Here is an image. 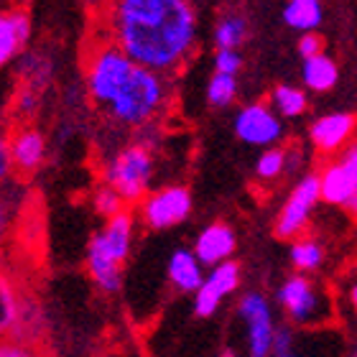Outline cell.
Returning <instances> with one entry per match:
<instances>
[{
  "label": "cell",
  "instance_id": "cell-1",
  "mask_svg": "<svg viewBox=\"0 0 357 357\" xmlns=\"http://www.w3.org/2000/svg\"><path fill=\"white\" fill-rule=\"evenodd\" d=\"M107 36L135 64L176 72L197 44L192 0H107Z\"/></svg>",
  "mask_w": 357,
  "mask_h": 357
},
{
  "label": "cell",
  "instance_id": "cell-2",
  "mask_svg": "<svg viewBox=\"0 0 357 357\" xmlns=\"http://www.w3.org/2000/svg\"><path fill=\"white\" fill-rule=\"evenodd\" d=\"M87 89L105 115L130 128L149 126L169 102L164 75L135 64L115 44H105L92 54L87 64Z\"/></svg>",
  "mask_w": 357,
  "mask_h": 357
},
{
  "label": "cell",
  "instance_id": "cell-3",
  "mask_svg": "<svg viewBox=\"0 0 357 357\" xmlns=\"http://www.w3.org/2000/svg\"><path fill=\"white\" fill-rule=\"evenodd\" d=\"M275 301L281 304L286 319L296 327H321L332 319L329 296L306 273L289 275L275 291Z\"/></svg>",
  "mask_w": 357,
  "mask_h": 357
},
{
  "label": "cell",
  "instance_id": "cell-4",
  "mask_svg": "<svg viewBox=\"0 0 357 357\" xmlns=\"http://www.w3.org/2000/svg\"><path fill=\"white\" fill-rule=\"evenodd\" d=\"M151 176H153V156L143 143H133L115 153L107 166V186H112L126 202L146 199Z\"/></svg>",
  "mask_w": 357,
  "mask_h": 357
},
{
  "label": "cell",
  "instance_id": "cell-5",
  "mask_svg": "<svg viewBox=\"0 0 357 357\" xmlns=\"http://www.w3.org/2000/svg\"><path fill=\"white\" fill-rule=\"evenodd\" d=\"M238 314L245 324L248 357H273V340L278 324L273 321L271 301L261 291H250L240 298Z\"/></svg>",
  "mask_w": 357,
  "mask_h": 357
},
{
  "label": "cell",
  "instance_id": "cell-6",
  "mask_svg": "<svg viewBox=\"0 0 357 357\" xmlns=\"http://www.w3.org/2000/svg\"><path fill=\"white\" fill-rule=\"evenodd\" d=\"M321 199V178L317 174H309L294 186L289 194V202L283 204L281 215L275 220V238L294 240L306 230L317 202Z\"/></svg>",
  "mask_w": 357,
  "mask_h": 357
},
{
  "label": "cell",
  "instance_id": "cell-7",
  "mask_svg": "<svg viewBox=\"0 0 357 357\" xmlns=\"http://www.w3.org/2000/svg\"><path fill=\"white\" fill-rule=\"evenodd\" d=\"M192 207L194 202L186 186H166L143 199L141 217L151 230H169L184 222L192 215Z\"/></svg>",
  "mask_w": 357,
  "mask_h": 357
},
{
  "label": "cell",
  "instance_id": "cell-8",
  "mask_svg": "<svg viewBox=\"0 0 357 357\" xmlns=\"http://www.w3.org/2000/svg\"><path fill=\"white\" fill-rule=\"evenodd\" d=\"M235 133H238L240 141L250 143V146H268V149H273L275 143L281 141L283 123L266 102H253L245 105L235 115Z\"/></svg>",
  "mask_w": 357,
  "mask_h": 357
},
{
  "label": "cell",
  "instance_id": "cell-9",
  "mask_svg": "<svg viewBox=\"0 0 357 357\" xmlns=\"http://www.w3.org/2000/svg\"><path fill=\"white\" fill-rule=\"evenodd\" d=\"M238 286H240V266L235 261L209 268V273L204 275V283L194 294V314L202 317V319L212 317L222 306L225 298L238 291Z\"/></svg>",
  "mask_w": 357,
  "mask_h": 357
},
{
  "label": "cell",
  "instance_id": "cell-10",
  "mask_svg": "<svg viewBox=\"0 0 357 357\" xmlns=\"http://www.w3.org/2000/svg\"><path fill=\"white\" fill-rule=\"evenodd\" d=\"M89 248H97L100 253L110 255L112 261L126 263L130 248H133V217H130V212H120V215L110 217L102 230L92 235Z\"/></svg>",
  "mask_w": 357,
  "mask_h": 357
},
{
  "label": "cell",
  "instance_id": "cell-11",
  "mask_svg": "<svg viewBox=\"0 0 357 357\" xmlns=\"http://www.w3.org/2000/svg\"><path fill=\"white\" fill-rule=\"evenodd\" d=\"M238 248V238H235V230L230 225L215 222L207 225L204 230L197 235L194 240V253L202 261V266L215 268L220 263H227Z\"/></svg>",
  "mask_w": 357,
  "mask_h": 357
},
{
  "label": "cell",
  "instance_id": "cell-12",
  "mask_svg": "<svg viewBox=\"0 0 357 357\" xmlns=\"http://www.w3.org/2000/svg\"><path fill=\"white\" fill-rule=\"evenodd\" d=\"M355 128L357 115H352V112H329V115H321L319 120H314L312 128H309V138H312L314 149L332 153V151H340L344 143L350 141Z\"/></svg>",
  "mask_w": 357,
  "mask_h": 357
},
{
  "label": "cell",
  "instance_id": "cell-13",
  "mask_svg": "<svg viewBox=\"0 0 357 357\" xmlns=\"http://www.w3.org/2000/svg\"><path fill=\"white\" fill-rule=\"evenodd\" d=\"M166 275H169V283L176 291H181V294H197L207 273H204V266H202V261L197 258L194 250L178 248V250L172 253L169 263H166Z\"/></svg>",
  "mask_w": 357,
  "mask_h": 357
},
{
  "label": "cell",
  "instance_id": "cell-14",
  "mask_svg": "<svg viewBox=\"0 0 357 357\" xmlns=\"http://www.w3.org/2000/svg\"><path fill=\"white\" fill-rule=\"evenodd\" d=\"M31 36V18L23 10H8L0 18V61L8 64L15 59V54L29 44Z\"/></svg>",
  "mask_w": 357,
  "mask_h": 357
},
{
  "label": "cell",
  "instance_id": "cell-15",
  "mask_svg": "<svg viewBox=\"0 0 357 357\" xmlns=\"http://www.w3.org/2000/svg\"><path fill=\"white\" fill-rule=\"evenodd\" d=\"M321 178V202L335 204V207H347L352 197L357 194V181L342 164H329L319 174Z\"/></svg>",
  "mask_w": 357,
  "mask_h": 357
},
{
  "label": "cell",
  "instance_id": "cell-16",
  "mask_svg": "<svg viewBox=\"0 0 357 357\" xmlns=\"http://www.w3.org/2000/svg\"><path fill=\"white\" fill-rule=\"evenodd\" d=\"M44 161V138L36 130H21L10 143V164L21 172H33Z\"/></svg>",
  "mask_w": 357,
  "mask_h": 357
},
{
  "label": "cell",
  "instance_id": "cell-17",
  "mask_svg": "<svg viewBox=\"0 0 357 357\" xmlns=\"http://www.w3.org/2000/svg\"><path fill=\"white\" fill-rule=\"evenodd\" d=\"M301 77H304V84L314 92H329L335 87L337 79H340V69L327 54H319V56H312V59H304V67H301Z\"/></svg>",
  "mask_w": 357,
  "mask_h": 357
},
{
  "label": "cell",
  "instance_id": "cell-18",
  "mask_svg": "<svg viewBox=\"0 0 357 357\" xmlns=\"http://www.w3.org/2000/svg\"><path fill=\"white\" fill-rule=\"evenodd\" d=\"M283 21L291 29L312 33L321 23V6L319 3H306V0H289L283 6Z\"/></svg>",
  "mask_w": 357,
  "mask_h": 357
},
{
  "label": "cell",
  "instance_id": "cell-19",
  "mask_svg": "<svg viewBox=\"0 0 357 357\" xmlns=\"http://www.w3.org/2000/svg\"><path fill=\"white\" fill-rule=\"evenodd\" d=\"M271 102L283 118H298L304 115L306 107H309V100L298 87H289V84H278L271 95Z\"/></svg>",
  "mask_w": 357,
  "mask_h": 357
},
{
  "label": "cell",
  "instance_id": "cell-20",
  "mask_svg": "<svg viewBox=\"0 0 357 357\" xmlns=\"http://www.w3.org/2000/svg\"><path fill=\"white\" fill-rule=\"evenodd\" d=\"M289 258L298 273H309V271L321 268V263H324V248L317 240H296L291 245Z\"/></svg>",
  "mask_w": 357,
  "mask_h": 357
},
{
  "label": "cell",
  "instance_id": "cell-21",
  "mask_svg": "<svg viewBox=\"0 0 357 357\" xmlns=\"http://www.w3.org/2000/svg\"><path fill=\"white\" fill-rule=\"evenodd\" d=\"M248 36V23L243 15H225L215 29L217 49H238Z\"/></svg>",
  "mask_w": 357,
  "mask_h": 357
},
{
  "label": "cell",
  "instance_id": "cell-22",
  "mask_svg": "<svg viewBox=\"0 0 357 357\" xmlns=\"http://www.w3.org/2000/svg\"><path fill=\"white\" fill-rule=\"evenodd\" d=\"M21 309H23V301H18L13 286L8 281H3L0 283V329L3 332H13L18 327Z\"/></svg>",
  "mask_w": 357,
  "mask_h": 357
},
{
  "label": "cell",
  "instance_id": "cell-23",
  "mask_svg": "<svg viewBox=\"0 0 357 357\" xmlns=\"http://www.w3.org/2000/svg\"><path fill=\"white\" fill-rule=\"evenodd\" d=\"M238 95V77L230 75H212L207 84V102L212 107H227Z\"/></svg>",
  "mask_w": 357,
  "mask_h": 357
},
{
  "label": "cell",
  "instance_id": "cell-24",
  "mask_svg": "<svg viewBox=\"0 0 357 357\" xmlns=\"http://www.w3.org/2000/svg\"><path fill=\"white\" fill-rule=\"evenodd\" d=\"M289 172V153L283 149H268L258 158V166H255V174L261 178H278L281 174Z\"/></svg>",
  "mask_w": 357,
  "mask_h": 357
},
{
  "label": "cell",
  "instance_id": "cell-25",
  "mask_svg": "<svg viewBox=\"0 0 357 357\" xmlns=\"http://www.w3.org/2000/svg\"><path fill=\"white\" fill-rule=\"evenodd\" d=\"M123 204H126V199H123L112 186H102V189L95 194V209L105 220L120 215V212H123Z\"/></svg>",
  "mask_w": 357,
  "mask_h": 357
},
{
  "label": "cell",
  "instance_id": "cell-26",
  "mask_svg": "<svg viewBox=\"0 0 357 357\" xmlns=\"http://www.w3.org/2000/svg\"><path fill=\"white\" fill-rule=\"evenodd\" d=\"M240 69H243V56H240L238 49H217V54H215V72L217 75L238 77Z\"/></svg>",
  "mask_w": 357,
  "mask_h": 357
},
{
  "label": "cell",
  "instance_id": "cell-27",
  "mask_svg": "<svg viewBox=\"0 0 357 357\" xmlns=\"http://www.w3.org/2000/svg\"><path fill=\"white\" fill-rule=\"evenodd\" d=\"M298 54L304 56V59H312V56H319L324 54V41H321L319 33H304V36L298 38Z\"/></svg>",
  "mask_w": 357,
  "mask_h": 357
},
{
  "label": "cell",
  "instance_id": "cell-28",
  "mask_svg": "<svg viewBox=\"0 0 357 357\" xmlns=\"http://www.w3.org/2000/svg\"><path fill=\"white\" fill-rule=\"evenodd\" d=\"M296 350V335L291 327H278L273 340V355H286V352Z\"/></svg>",
  "mask_w": 357,
  "mask_h": 357
},
{
  "label": "cell",
  "instance_id": "cell-29",
  "mask_svg": "<svg viewBox=\"0 0 357 357\" xmlns=\"http://www.w3.org/2000/svg\"><path fill=\"white\" fill-rule=\"evenodd\" d=\"M0 357H41V355L29 342H15V340H10V342H6L0 347Z\"/></svg>",
  "mask_w": 357,
  "mask_h": 357
},
{
  "label": "cell",
  "instance_id": "cell-30",
  "mask_svg": "<svg viewBox=\"0 0 357 357\" xmlns=\"http://www.w3.org/2000/svg\"><path fill=\"white\" fill-rule=\"evenodd\" d=\"M340 164H342L344 169H347V172H350V176L357 181V143H352L350 149L344 151V156L340 158Z\"/></svg>",
  "mask_w": 357,
  "mask_h": 357
},
{
  "label": "cell",
  "instance_id": "cell-31",
  "mask_svg": "<svg viewBox=\"0 0 357 357\" xmlns=\"http://www.w3.org/2000/svg\"><path fill=\"white\" fill-rule=\"evenodd\" d=\"M350 306L357 312V281L350 286Z\"/></svg>",
  "mask_w": 357,
  "mask_h": 357
},
{
  "label": "cell",
  "instance_id": "cell-32",
  "mask_svg": "<svg viewBox=\"0 0 357 357\" xmlns=\"http://www.w3.org/2000/svg\"><path fill=\"white\" fill-rule=\"evenodd\" d=\"M220 357H240V355H238V352H235V350H232V347H225L222 355H220Z\"/></svg>",
  "mask_w": 357,
  "mask_h": 357
},
{
  "label": "cell",
  "instance_id": "cell-33",
  "mask_svg": "<svg viewBox=\"0 0 357 357\" xmlns=\"http://www.w3.org/2000/svg\"><path fill=\"white\" fill-rule=\"evenodd\" d=\"M273 357H301V355H298V352L294 350V352H286V355H273Z\"/></svg>",
  "mask_w": 357,
  "mask_h": 357
},
{
  "label": "cell",
  "instance_id": "cell-34",
  "mask_svg": "<svg viewBox=\"0 0 357 357\" xmlns=\"http://www.w3.org/2000/svg\"><path fill=\"white\" fill-rule=\"evenodd\" d=\"M306 3H319V0H306Z\"/></svg>",
  "mask_w": 357,
  "mask_h": 357
},
{
  "label": "cell",
  "instance_id": "cell-35",
  "mask_svg": "<svg viewBox=\"0 0 357 357\" xmlns=\"http://www.w3.org/2000/svg\"><path fill=\"white\" fill-rule=\"evenodd\" d=\"M350 357H357V350H355V352H352V355H350Z\"/></svg>",
  "mask_w": 357,
  "mask_h": 357
}]
</instances>
